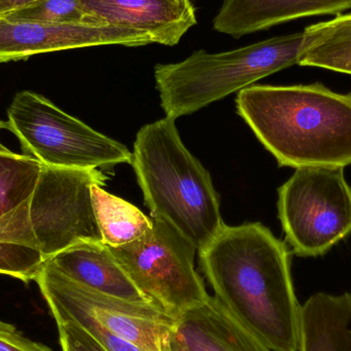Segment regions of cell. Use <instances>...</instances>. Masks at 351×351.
<instances>
[{
    "label": "cell",
    "mask_w": 351,
    "mask_h": 351,
    "mask_svg": "<svg viewBox=\"0 0 351 351\" xmlns=\"http://www.w3.org/2000/svg\"><path fill=\"white\" fill-rule=\"evenodd\" d=\"M74 282L97 292L132 302L148 303L103 243L84 241L49 259Z\"/></svg>",
    "instance_id": "14"
},
{
    "label": "cell",
    "mask_w": 351,
    "mask_h": 351,
    "mask_svg": "<svg viewBox=\"0 0 351 351\" xmlns=\"http://www.w3.org/2000/svg\"><path fill=\"white\" fill-rule=\"evenodd\" d=\"M3 18L49 24L102 25L86 10L80 0H39Z\"/></svg>",
    "instance_id": "20"
},
{
    "label": "cell",
    "mask_w": 351,
    "mask_h": 351,
    "mask_svg": "<svg viewBox=\"0 0 351 351\" xmlns=\"http://www.w3.org/2000/svg\"><path fill=\"white\" fill-rule=\"evenodd\" d=\"M147 37L110 25H65L0 18V64L28 59L38 53L98 45L141 47Z\"/></svg>",
    "instance_id": "10"
},
{
    "label": "cell",
    "mask_w": 351,
    "mask_h": 351,
    "mask_svg": "<svg viewBox=\"0 0 351 351\" xmlns=\"http://www.w3.org/2000/svg\"><path fill=\"white\" fill-rule=\"evenodd\" d=\"M98 169H68L41 165L29 200V217L45 259L84 241L103 243L93 204L92 187L104 185Z\"/></svg>",
    "instance_id": "8"
},
{
    "label": "cell",
    "mask_w": 351,
    "mask_h": 351,
    "mask_svg": "<svg viewBox=\"0 0 351 351\" xmlns=\"http://www.w3.org/2000/svg\"><path fill=\"white\" fill-rule=\"evenodd\" d=\"M350 10L351 0H224L214 28L241 37L296 19Z\"/></svg>",
    "instance_id": "13"
},
{
    "label": "cell",
    "mask_w": 351,
    "mask_h": 351,
    "mask_svg": "<svg viewBox=\"0 0 351 351\" xmlns=\"http://www.w3.org/2000/svg\"><path fill=\"white\" fill-rule=\"evenodd\" d=\"M102 25L121 27L147 37L152 43L178 45L196 24L191 0H80Z\"/></svg>",
    "instance_id": "11"
},
{
    "label": "cell",
    "mask_w": 351,
    "mask_h": 351,
    "mask_svg": "<svg viewBox=\"0 0 351 351\" xmlns=\"http://www.w3.org/2000/svg\"><path fill=\"white\" fill-rule=\"evenodd\" d=\"M302 37L294 33L224 53L196 51L179 63L158 64L154 77L166 117L176 121L298 65Z\"/></svg>",
    "instance_id": "4"
},
{
    "label": "cell",
    "mask_w": 351,
    "mask_h": 351,
    "mask_svg": "<svg viewBox=\"0 0 351 351\" xmlns=\"http://www.w3.org/2000/svg\"><path fill=\"white\" fill-rule=\"evenodd\" d=\"M35 282L53 315L82 313L145 351H162L174 322L149 303L132 302L86 288L49 260Z\"/></svg>",
    "instance_id": "9"
},
{
    "label": "cell",
    "mask_w": 351,
    "mask_h": 351,
    "mask_svg": "<svg viewBox=\"0 0 351 351\" xmlns=\"http://www.w3.org/2000/svg\"><path fill=\"white\" fill-rule=\"evenodd\" d=\"M8 117V130L23 150L45 166L109 169L132 164L133 154L123 144L95 131L36 93H18Z\"/></svg>",
    "instance_id": "5"
},
{
    "label": "cell",
    "mask_w": 351,
    "mask_h": 351,
    "mask_svg": "<svg viewBox=\"0 0 351 351\" xmlns=\"http://www.w3.org/2000/svg\"><path fill=\"white\" fill-rule=\"evenodd\" d=\"M1 130H8V121H0V131ZM10 150L8 149L5 146L2 145L0 142V152H10Z\"/></svg>",
    "instance_id": "24"
},
{
    "label": "cell",
    "mask_w": 351,
    "mask_h": 351,
    "mask_svg": "<svg viewBox=\"0 0 351 351\" xmlns=\"http://www.w3.org/2000/svg\"><path fill=\"white\" fill-rule=\"evenodd\" d=\"M93 204L103 243L117 247L137 241L154 225L137 206L105 191L101 185L92 187Z\"/></svg>",
    "instance_id": "18"
},
{
    "label": "cell",
    "mask_w": 351,
    "mask_h": 351,
    "mask_svg": "<svg viewBox=\"0 0 351 351\" xmlns=\"http://www.w3.org/2000/svg\"><path fill=\"white\" fill-rule=\"evenodd\" d=\"M299 351H351V293H317L304 303Z\"/></svg>",
    "instance_id": "15"
},
{
    "label": "cell",
    "mask_w": 351,
    "mask_h": 351,
    "mask_svg": "<svg viewBox=\"0 0 351 351\" xmlns=\"http://www.w3.org/2000/svg\"><path fill=\"white\" fill-rule=\"evenodd\" d=\"M133 243L107 247L149 304L177 319L208 299L194 267L196 247L164 221Z\"/></svg>",
    "instance_id": "7"
},
{
    "label": "cell",
    "mask_w": 351,
    "mask_h": 351,
    "mask_svg": "<svg viewBox=\"0 0 351 351\" xmlns=\"http://www.w3.org/2000/svg\"><path fill=\"white\" fill-rule=\"evenodd\" d=\"M132 165L152 218L172 226L198 252L222 230L212 178L184 145L175 119L166 117L138 132Z\"/></svg>",
    "instance_id": "3"
},
{
    "label": "cell",
    "mask_w": 351,
    "mask_h": 351,
    "mask_svg": "<svg viewBox=\"0 0 351 351\" xmlns=\"http://www.w3.org/2000/svg\"><path fill=\"white\" fill-rule=\"evenodd\" d=\"M237 107L280 167L351 166V95L321 84L251 86Z\"/></svg>",
    "instance_id": "2"
},
{
    "label": "cell",
    "mask_w": 351,
    "mask_h": 351,
    "mask_svg": "<svg viewBox=\"0 0 351 351\" xmlns=\"http://www.w3.org/2000/svg\"><path fill=\"white\" fill-rule=\"evenodd\" d=\"M221 304L272 351H299L301 305L286 243L261 223L225 224L198 252Z\"/></svg>",
    "instance_id": "1"
},
{
    "label": "cell",
    "mask_w": 351,
    "mask_h": 351,
    "mask_svg": "<svg viewBox=\"0 0 351 351\" xmlns=\"http://www.w3.org/2000/svg\"><path fill=\"white\" fill-rule=\"evenodd\" d=\"M40 169L32 156L0 152V220L29 202Z\"/></svg>",
    "instance_id": "19"
},
{
    "label": "cell",
    "mask_w": 351,
    "mask_h": 351,
    "mask_svg": "<svg viewBox=\"0 0 351 351\" xmlns=\"http://www.w3.org/2000/svg\"><path fill=\"white\" fill-rule=\"evenodd\" d=\"M45 262L33 232L27 202L0 220V274L28 282L36 280Z\"/></svg>",
    "instance_id": "16"
},
{
    "label": "cell",
    "mask_w": 351,
    "mask_h": 351,
    "mask_svg": "<svg viewBox=\"0 0 351 351\" xmlns=\"http://www.w3.org/2000/svg\"><path fill=\"white\" fill-rule=\"evenodd\" d=\"M0 351H51L43 344L31 341L10 324L0 322Z\"/></svg>",
    "instance_id": "22"
},
{
    "label": "cell",
    "mask_w": 351,
    "mask_h": 351,
    "mask_svg": "<svg viewBox=\"0 0 351 351\" xmlns=\"http://www.w3.org/2000/svg\"><path fill=\"white\" fill-rule=\"evenodd\" d=\"M278 208L295 255H325L351 233V187L344 169H296L278 189Z\"/></svg>",
    "instance_id": "6"
},
{
    "label": "cell",
    "mask_w": 351,
    "mask_h": 351,
    "mask_svg": "<svg viewBox=\"0 0 351 351\" xmlns=\"http://www.w3.org/2000/svg\"><path fill=\"white\" fill-rule=\"evenodd\" d=\"M298 65L351 75V14L304 29Z\"/></svg>",
    "instance_id": "17"
},
{
    "label": "cell",
    "mask_w": 351,
    "mask_h": 351,
    "mask_svg": "<svg viewBox=\"0 0 351 351\" xmlns=\"http://www.w3.org/2000/svg\"><path fill=\"white\" fill-rule=\"evenodd\" d=\"M162 351H272L243 327L216 297L174 319Z\"/></svg>",
    "instance_id": "12"
},
{
    "label": "cell",
    "mask_w": 351,
    "mask_h": 351,
    "mask_svg": "<svg viewBox=\"0 0 351 351\" xmlns=\"http://www.w3.org/2000/svg\"><path fill=\"white\" fill-rule=\"evenodd\" d=\"M36 1L39 0H0V18H3Z\"/></svg>",
    "instance_id": "23"
},
{
    "label": "cell",
    "mask_w": 351,
    "mask_h": 351,
    "mask_svg": "<svg viewBox=\"0 0 351 351\" xmlns=\"http://www.w3.org/2000/svg\"><path fill=\"white\" fill-rule=\"evenodd\" d=\"M60 343L62 351H108L92 334L70 319H59Z\"/></svg>",
    "instance_id": "21"
}]
</instances>
